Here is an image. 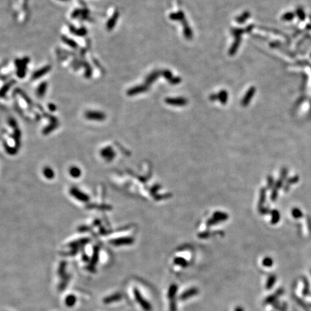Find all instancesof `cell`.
Returning <instances> with one entry per match:
<instances>
[{"label":"cell","instance_id":"6da1fadb","mask_svg":"<svg viewBox=\"0 0 311 311\" xmlns=\"http://www.w3.org/2000/svg\"><path fill=\"white\" fill-rule=\"evenodd\" d=\"M166 102L169 105L175 106H183L185 105L187 103V100L185 98L183 97H174V98H167L166 99Z\"/></svg>","mask_w":311,"mask_h":311},{"label":"cell","instance_id":"7a4b0ae2","mask_svg":"<svg viewBox=\"0 0 311 311\" xmlns=\"http://www.w3.org/2000/svg\"><path fill=\"white\" fill-rule=\"evenodd\" d=\"M135 297L136 300L141 304V305L143 307V309H145L146 311L151 310V305H149V304H148L145 300L143 299L141 295H140V292H138L137 290H135Z\"/></svg>","mask_w":311,"mask_h":311},{"label":"cell","instance_id":"3957f363","mask_svg":"<svg viewBox=\"0 0 311 311\" xmlns=\"http://www.w3.org/2000/svg\"><path fill=\"white\" fill-rule=\"evenodd\" d=\"M218 98V99H220L222 103H225L228 99V93H227L226 91L222 90L218 93V95H212L210 96V99L212 100H215V99Z\"/></svg>","mask_w":311,"mask_h":311},{"label":"cell","instance_id":"277c9868","mask_svg":"<svg viewBox=\"0 0 311 311\" xmlns=\"http://www.w3.org/2000/svg\"><path fill=\"white\" fill-rule=\"evenodd\" d=\"M197 290L196 289L189 290H187V292H185L184 293H183L182 295L181 298H182V300L187 299V298H190V297H192L194 295H195V294L197 293Z\"/></svg>","mask_w":311,"mask_h":311},{"label":"cell","instance_id":"5b68a950","mask_svg":"<svg viewBox=\"0 0 311 311\" xmlns=\"http://www.w3.org/2000/svg\"><path fill=\"white\" fill-rule=\"evenodd\" d=\"M159 74L158 71H154L152 74H150L148 77L146 78V83H148V84L151 83H152L154 80H155L158 76H159Z\"/></svg>","mask_w":311,"mask_h":311},{"label":"cell","instance_id":"8992f818","mask_svg":"<svg viewBox=\"0 0 311 311\" xmlns=\"http://www.w3.org/2000/svg\"><path fill=\"white\" fill-rule=\"evenodd\" d=\"M176 285H172L171 286V288H169V298H173L174 297L175 294H176Z\"/></svg>","mask_w":311,"mask_h":311},{"label":"cell","instance_id":"52a82bcc","mask_svg":"<svg viewBox=\"0 0 311 311\" xmlns=\"http://www.w3.org/2000/svg\"><path fill=\"white\" fill-rule=\"evenodd\" d=\"M274 282H275V277L274 276H271V277H269V279H268L267 283V289H270V288L273 286V284H274Z\"/></svg>","mask_w":311,"mask_h":311},{"label":"cell","instance_id":"ba28073f","mask_svg":"<svg viewBox=\"0 0 311 311\" xmlns=\"http://www.w3.org/2000/svg\"><path fill=\"white\" fill-rule=\"evenodd\" d=\"M263 264H264V265L266 266V267H271V264H272V261H271V259L267 258V259H264Z\"/></svg>","mask_w":311,"mask_h":311},{"label":"cell","instance_id":"9c48e42d","mask_svg":"<svg viewBox=\"0 0 311 311\" xmlns=\"http://www.w3.org/2000/svg\"><path fill=\"white\" fill-rule=\"evenodd\" d=\"M41 88H43V89H44V88H46V86H41ZM38 93H39V95H43V91H42V89H41V90H38Z\"/></svg>","mask_w":311,"mask_h":311},{"label":"cell","instance_id":"30bf717a","mask_svg":"<svg viewBox=\"0 0 311 311\" xmlns=\"http://www.w3.org/2000/svg\"><path fill=\"white\" fill-rule=\"evenodd\" d=\"M235 311H243V309H241V308H238L235 310Z\"/></svg>","mask_w":311,"mask_h":311}]
</instances>
